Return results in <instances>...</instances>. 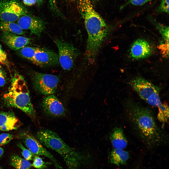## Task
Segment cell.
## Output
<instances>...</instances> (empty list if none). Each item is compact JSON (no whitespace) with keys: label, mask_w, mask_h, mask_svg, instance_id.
<instances>
[{"label":"cell","mask_w":169,"mask_h":169,"mask_svg":"<svg viewBox=\"0 0 169 169\" xmlns=\"http://www.w3.org/2000/svg\"><path fill=\"white\" fill-rule=\"evenodd\" d=\"M49 6L51 11L54 13L63 18L65 17L60 11L57 5L56 0H49Z\"/></svg>","instance_id":"cell-25"},{"label":"cell","mask_w":169,"mask_h":169,"mask_svg":"<svg viewBox=\"0 0 169 169\" xmlns=\"http://www.w3.org/2000/svg\"><path fill=\"white\" fill-rule=\"evenodd\" d=\"M41 106L44 113L47 115L58 117L66 114L65 109L58 98L54 95H47L42 99Z\"/></svg>","instance_id":"cell-10"},{"label":"cell","mask_w":169,"mask_h":169,"mask_svg":"<svg viewBox=\"0 0 169 169\" xmlns=\"http://www.w3.org/2000/svg\"><path fill=\"white\" fill-rule=\"evenodd\" d=\"M0 30L19 35H24L25 32L17 24L14 22L1 21L0 23Z\"/></svg>","instance_id":"cell-18"},{"label":"cell","mask_w":169,"mask_h":169,"mask_svg":"<svg viewBox=\"0 0 169 169\" xmlns=\"http://www.w3.org/2000/svg\"><path fill=\"white\" fill-rule=\"evenodd\" d=\"M5 80L3 73H0V86L4 85L5 83Z\"/></svg>","instance_id":"cell-31"},{"label":"cell","mask_w":169,"mask_h":169,"mask_svg":"<svg viewBox=\"0 0 169 169\" xmlns=\"http://www.w3.org/2000/svg\"><path fill=\"white\" fill-rule=\"evenodd\" d=\"M12 135L8 133H4L0 134V145H4L9 143L12 139Z\"/></svg>","instance_id":"cell-27"},{"label":"cell","mask_w":169,"mask_h":169,"mask_svg":"<svg viewBox=\"0 0 169 169\" xmlns=\"http://www.w3.org/2000/svg\"><path fill=\"white\" fill-rule=\"evenodd\" d=\"M158 113L157 118L159 121L163 123L168 122L169 118V108L166 103H162L158 107Z\"/></svg>","instance_id":"cell-20"},{"label":"cell","mask_w":169,"mask_h":169,"mask_svg":"<svg viewBox=\"0 0 169 169\" xmlns=\"http://www.w3.org/2000/svg\"><path fill=\"white\" fill-rule=\"evenodd\" d=\"M41 67L54 66L59 64L58 55L51 50L38 48L31 61Z\"/></svg>","instance_id":"cell-12"},{"label":"cell","mask_w":169,"mask_h":169,"mask_svg":"<svg viewBox=\"0 0 169 169\" xmlns=\"http://www.w3.org/2000/svg\"><path fill=\"white\" fill-rule=\"evenodd\" d=\"M10 163L16 169H30L32 166L28 161L17 155H14L11 157Z\"/></svg>","instance_id":"cell-19"},{"label":"cell","mask_w":169,"mask_h":169,"mask_svg":"<svg viewBox=\"0 0 169 169\" xmlns=\"http://www.w3.org/2000/svg\"><path fill=\"white\" fill-rule=\"evenodd\" d=\"M17 146L21 150L22 154L25 159L27 161H30L32 159L34 155L29 149L26 148L19 142L17 143Z\"/></svg>","instance_id":"cell-24"},{"label":"cell","mask_w":169,"mask_h":169,"mask_svg":"<svg viewBox=\"0 0 169 169\" xmlns=\"http://www.w3.org/2000/svg\"><path fill=\"white\" fill-rule=\"evenodd\" d=\"M53 40L58 49L59 64L64 70H70L79 54L77 49L72 44L62 39L54 38Z\"/></svg>","instance_id":"cell-8"},{"label":"cell","mask_w":169,"mask_h":169,"mask_svg":"<svg viewBox=\"0 0 169 169\" xmlns=\"http://www.w3.org/2000/svg\"><path fill=\"white\" fill-rule=\"evenodd\" d=\"M23 3L26 5L31 6L36 3L35 0H22Z\"/></svg>","instance_id":"cell-30"},{"label":"cell","mask_w":169,"mask_h":169,"mask_svg":"<svg viewBox=\"0 0 169 169\" xmlns=\"http://www.w3.org/2000/svg\"><path fill=\"white\" fill-rule=\"evenodd\" d=\"M109 157L111 163L119 166L126 164L129 154L123 149H114L111 151Z\"/></svg>","instance_id":"cell-17"},{"label":"cell","mask_w":169,"mask_h":169,"mask_svg":"<svg viewBox=\"0 0 169 169\" xmlns=\"http://www.w3.org/2000/svg\"><path fill=\"white\" fill-rule=\"evenodd\" d=\"M28 14V11L18 0H0V20L14 22L21 16Z\"/></svg>","instance_id":"cell-7"},{"label":"cell","mask_w":169,"mask_h":169,"mask_svg":"<svg viewBox=\"0 0 169 169\" xmlns=\"http://www.w3.org/2000/svg\"><path fill=\"white\" fill-rule=\"evenodd\" d=\"M169 0H161L157 10L159 12H164L169 14Z\"/></svg>","instance_id":"cell-26"},{"label":"cell","mask_w":169,"mask_h":169,"mask_svg":"<svg viewBox=\"0 0 169 169\" xmlns=\"http://www.w3.org/2000/svg\"><path fill=\"white\" fill-rule=\"evenodd\" d=\"M36 138L46 147L55 151L63 158L68 169H81L90 163L89 156L76 151L55 132L47 129L37 132Z\"/></svg>","instance_id":"cell-3"},{"label":"cell","mask_w":169,"mask_h":169,"mask_svg":"<svg viewBox=\"0 0 169 169\" xmlns=\"http://www.w3.org/2000/svg\"><path fill=\"white\" fill-rule=\"evenodd\" d=\"M152 53V48L149 42L144 39L139 38L132 44L129 51V55L131 59L138 60L148 57Z\"/></svg>","instance_id":"cell-13"},{"label":"cell","mask_w":169,"mask_h":169,"mask_svg":"<svg viewBox=\"0 0 169 169\" xmlns=\"http://www.w3.org/2000/svg\"><path fill=\"white\" fill-rule=\"evenodd\" d=\"M155 24L165 42L169 43V27L158 23H156Z\"/></svg>","instance_id":"cell-23"},{"label":"cell","mask_w":169,"mask_h":169,"mask_svg":"<svg viewBox=\"0 0 169 169\" xmlns=\"http://www.w3.org/2000/svg\"><path fill=\"white\" fill-rule=\"evenodd\" d=\"M130 83L140 97L149 104L157 107L161 105L158 87L141 77L135 78Z\"/></svg>","instance_id":"cell-5"},{"label":"cell","mask_w":169,"mask_h":169,"mask_svg":"<svg viewBox=\"0 0 169 169\" xmlns=\"http://www.w3.org/2000/svg\"><path fill=\"white\" fill-rule=\"evenodd\" d=\"M36 3L39 6L41 5L42 3L44 0H35Z\"/></svg>","instance_id":"cell-32"},{"label":"cell","mask_w":169,"mask_h":169,"mask_svg":"<svg viewBox=\"0 0 169 169\" xmlns=\"http://www.w3.org/2000/svg\"><path fill=\"white\" fill-rule=\"evenodd\" d=\"M20 125V121L13 112H0V131L16 130Z\"/></svg>","instance_id":"cell-15"},{"label":"cell","mask_w":169,"mask_h":169,"mask_svg":"<svg viewBox=\"0 0 169 169\" xmlns=\"http://www.w3.org/2000/svg\"><path fill=\"white\" fill-rule=\"evenodd\" d=\"M18 137L33 155L46 156L52 162L56 169H62L60 163L54 156L42 146L36 138L31 134L26 131L21 132Z\"/></svg>","instance_id":"cell-9"},{"label":"cell","mask_w":169,"mask_h":169,"mask_svg":"<svg viewBox=\"0 0 169 169\" xmlns=\"http://www.w3.org/2000/svg\"><path fill=\"white\" fill-rule=\"evenodd\" d=\"M2 41L8 47L14 50L20 49L30 43L29 38L5 32H2Z\"/></svg>","instance_id":"cell-14"},{"label":"cell","mask_w":169,"mask_h":169,"mask_svg":"<svg viewBox=\"0 0 169 169\" xmlns=\"http://www.w3.org/2000/svg\"><path fill=\"white\" fill-rule=\"evenodd\" d=\"M0 169H2L0 167Z\"/></svg>","instance_id":"cell-36"},{"label":"cell","mask_w":169,"mask_h":169,"mask_svg":"<svg viewBox=\"0 0 169 169\" xmlns=\"http://www.w3.org/2000/svg\"><path fill=\"white\" fill-rule=\"evenodd\" d=\"M152 0H128L122 7L123 8L129 4H132L135 6L143 5Z\"/></svg>","instance_id":"cell-28"},{"label":"cell","mask_w":169,"mask_h":169,"mask_svg":"<svg viewBox=\"0 0 169 169\" xmlns=\"http://www.w3.org/2000/svg\"><path fill=\"white\" fill-rule=\"evenodd\" d=\"M3 98L8 106L20 109L32 118L35 117L36 112L31 102L29 91L22 76L18 74L15 75Z\"/></svg>","instance_id":"cell-4"},{"label":"cell","mask_w":169,"mask_h":169,"mask_svg":"<svg viewBox=\"0 0 169 169\" xmlns=\"http://www.w3.org/2000/svg\"><path fill=\"white\" fill-rule=\"evenodd\" d=\"M110 138L112 145L114 149H123L127 146V140L121 128L115 127L111 134Z\"/></svg>","instance_id":"cell-16"},{"label":"cell","mask_w":169,"mask_h":169,"mask_svg":"<svg viewBox=\"0 0 169 169\" xmlns=\"http://www.w3.org/2000/svg\"><path fill=\"white\" fill-rule=\"evenodd\" d=\"M78 4L88 35L86 54L89 60L92 61L107 35L108 27L94 9L91 0H79Z\"/></svg>","instance_id":"cell-2"},{"label":"cell","mask_w":169,"mask_h":169,"mask_svg":"<svg viewBox=\"0 0 169 169\" xmlns=\"http://www.w3.org/2000/svg\"><path fill=\"white\" fill-rule=\"evenodd\" d=\"M125 105L126 119L130 127L147 148L153 149L167 144L168 135L158 125L150 109L132 101Z\"/></svg>","instance_id":"cell-1"},{"label":"cell","mask_w":169,"mask_h":169,"mask_svg":"<svg viewBox=\"0 0 169 169\" xmlns=\"http://www.w3.org/2000/svg\"><path fill=\"white\" fill-rule=\"evenodd\" d=\"M4 153V149L2 148L0 146V157H1L3 155Z\"/></svg>","instance_id":"cell-33"},{"label":"cell","mask_w":169,"mask_h":169,"mask_svg":"<svg viewBox=\"0 0 169 169\" xmlns=\"http://www.w3.org/2000/svg\"><path fill=\"white\" fill-rule=\"evenodd\" d=\"M31 79L34 88L38 93L46 95L53 94L57 88L59 79L57 76L33 72Z\"/></svg>","instance_id":"cell-6"},{"label":"cell","mask_w":169,"mask_h":169,"mask_svg":"<svg viewBox=\"0 0 169 169\" xmlns=\"http://www.w3.org/2000/svg\"><path fill=\"white\" fill-rule=\"evenodd\" d=\"M18 20L17 24L23 30H29L38 37L45 28V23L41 19L29 14L21 16Z\"/></svg>","instance_id":"cell-11"},{"label":"cell","mask_w":169,"mask_h":169,"mask_svg":"<svg viewBox=\"0 0 169 169\" xmlns=\"http://www.w3.org/2000/svg\"><path fill=\"white\" fill-rule=\"evenodd\" d=\"M7 60V55L3 50L0 44V63L5 64Z\"/></svg>","instance_id":"cell-29"},{"label":"cell","mask_w":169,"mask_h":169,"mask_svg":"<svg viewBox=\"0 0 169 169\" xmlns=\"http://www.w3.org/2000/svg\"><path fill=\"white\" fill-rule=\"evenodd\" d=\"M97 0H93V2H96Z\"/></svg>","instance_id":"cell-35"},{"label":"cell","mask_w":169,"mask_h":169,"mask_svg":"<svg viewBox=\"0 0 169 169\" xmlns=\"http://www.w3.org/2000/svg\"><path fill=\"white\" fill-rule=\"evenodd\" d=\"M38 48L26 46L20 49V52L23 57L32 61Z\"/></svg>","instance_id":"cell-21"},{"label":"cell","mask_w":169,"mask_h":169,"mask_svg":"<svg viewBox=\"0 0 169 169\" xmlns=\"http://www.w3.org/2000/svg\"><path fill=\"white\" fill-rule=\"evenodd\" d=\"M1 69V67L0 65V73H2Z\"/></svg>","instance_id":"cell-34"},{"label":"cell","mask_w":169,"mask_h":169,"mask_svg":"<svg viewBox=\"0 0 169 169\" xmlns=\"http://www.w3.org/2000/svg\"><path fill=\"white\" fill-rule=\"evenodd\" d=\"M51 163L44 161L41 157L36 155L34 157L32 165L38 169H45L47 168L48 165Z\"/></svg>","instance_id":"cell-22"}]
</instances>
